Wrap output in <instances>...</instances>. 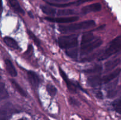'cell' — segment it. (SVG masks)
Returning <instances> with one entry per match:
<instances>
[{"label": "cell", "instance_id": "obj_9", "mask_svg": "<svg viewBox=\"0 0 121 120\" xmlns=\"http://www.w3.org/2000/svg\"><path fill=\"white\" fill-rule=\"evenodd\" d=\"M87 84L92 87H97L102 84V76L98 75L90 76L87 78Z\"/></svg>", "mask_w": 121, "mask_h": 120}, {"label": "cell", "instance_id": "obj_14", "mask_svg": "<svg viewBox=\"0 0 121 120\" xmlns=\"http://www.w3.org/2000/svg\"><path fill=\"white\" fill-rule=\"evenodd\" d=\"M8 1H9V3L10 4L11 7H12V8L16 12L21 14V15H24V11L22 8L20 6L19 2L17 0H8Z\"/></svg>", "mask_w": 121, "mask_h": 120}, {"label": "cell", "instance_id": "obj_21", "mask_svg": "<svg viewBox=\"0 0 121 120\" xmlns=\"http://www.w3.org/2000/svg\"><path fill=\"white\" fill-rule=\"evenodd\" d=\"M113 108L117 112L121 114V98H118L114 101L112 104Z\"/></svg>", "mask_w": 121, "mask_h": 120}, {"label": "cell", "instance_id": "obj_3", "mask_svg": "<svg viewBox=\"0 0 121 120\" xmlns=\"http://www.w3.org/2000/svg\"><path fill=\"white\" fill-rule=\"evenodd\" d=\"M121 48V36L119 35L110 42L109 45L106 49L99 55L98 61L105 60L113 54L120 51Z\"/></svg>", "mask_w": 121, "mask_h": 120}, {"label": "cell", "instance_id": "obj_20", "mask_svg": "<svg viewBox=\"0 0 121 120\" xmlns=\"http://www.w3.org/2000/svg\"><path fill=\"white\" fill-rule=\"evenodd\" d=\"M46 89H47L48 94L51 96H54L56 95L57 90V88L55 87H54L53 85L47 84L46 85Z\"/></svg>", "mask_w": 121, "mask_h": 120}, {"label": "cell", "instance_id": "obj_12", "mask_svg": "<svg viewBox=\"0 0 121 120\" xmlns=\"http://www.w3.org/2000/svg\"><path fill=\"white\" fill-rule=\"evenodd\" d=\"M5 64L6 69H7L8 74L13 77L16 76L17 75V72L16 69L15 68L11 61L9 60H5Z\"/></svg>", "mask_w": 121, "mask_h": 120}, {"label": "cell", "instance_id": "obj_19", "mask_svg": "<svg viewBox=\"0 0 121 120\" xmlns=\"http://www.w3.org/2000/svg\"><path fill=\"white\" fill-rule=\"evenodd\" d=\"M66 53L69 57L72 58H76L78 56L79 51H78L77 48H72V49H67V50H66Z\"/></svg>", "mask_w": 121, "mask_h": 120}, {"label": "cell", "instance_id": "obj_26", "mask_svg": "<svg viewBox=\"0 0 121 120\" xmlns=\"http://www.w3.org/2000/svg\"><path fill=\"white\" fill-rule=\"evenodd\" d=\"M5 90L4 89V87L3 86H0V100L4 98V97L5 96L6 94Z\"/></svg>", "mask_w": 121, "mask_h": 120}, {"label": "cell", "instance_id": "obj_23", "mask_svg": "<svg viewBox=\"0 0 121 120\" xmlns=\"http://www.w3.org/2000/svg\"><path fill=\"white\" fill-rule=\"evenodd\" d=\"M28 35H29V36H30L31 39H32V40H33V41L34 42V43H35L36 45H37L38 46H40V40H39V39L36 37V36H35V35H34V34H33L31 31H28Z\"/></svg>", "mask_w": 121, "mask_h": 120}, {"label": "cell", "instance_id": "obj_22", "mask_svg": "<svg viewBox=\"0 0 121 120\" xmlns=\"http://www.w3.org/2000/svg\"><path fill=\"white\" fill-rule=\"evenodd\" d=\"M117 95V90L115 89V88H110L109 90L108 91L107 96L109 98H113L115 97L116 95Z\"/></svg>", "mask_w": 121, "mask_h": 120}, {"label": "cell", "instance_id": "obj_7", "mask_svg": "<svg viewBox=\"0 0 121 120\" xmlns=\"http://www.w3.org/2000/svg\"><path fill=\"white\" fill-rule=\"evenodd\" d=\"M102 9V5L99 3H95L88 5L82 8V12L83 14H86L92 12L100 11Z\"/></svg>", "mask_w": 121, "mask_h": 120}, {"label": "cell", "instance_id": "obj_4", "mask_svg": "<svg viewBox=\"0 0 121 120\" xmlns=\"http://www.w3.org/2000/svg\"><path fill=\"white\" fill-rule=\"evenodd\" d=\"M58 44L60 48L66 50L74 48L78 45V36L74 34L60 36L58 39Z\"/></svg>", "mask_w": 121, "mask_h": 120}, {"label": "cell", "instance_id": "obj_6", "mask_svg": "<svg viewBox=\"0 0 121 120\" xmlns=\"http://www.w3.org/2000/svg\"><path fill=\"white\" fill-rule=\"evenodd\" d=\"M27 77L28 81L32 86L34 88H37L40 84V79L37 74L32 71L27 72Z\"/></svg>", "mask_w": 121, "mask_h": 120}, {"label": "cell", "instance_id": "obj_10", "mask_svg": "<svg viewBox=\"0 0 121 120\" xmlns=\"http://www.w3.org/2000/svg\"><path fill=\"white\" fill-rule=\"evenodd\" d=\"M121 59L118 58L115 60H110V61H107L105 64V72L111 71L112 69H114L117 66L120 64Z\"/></svg>", "mask_w": 121, "mask_h": 120}, {"label": "cell", "instance_id": "obj_27", "mask_svg": "<svg viewBox=\"0 0 121 120\" xmlns=\"http://www.w3.org/2000/svg\"><path fill=\"white\" fill-rule=\"evenodd\" d=\"M96 96H97V98H99V99L103 98L102 93L100 91L97 92H96Z\"/></svg>", "mask_w": 121, "mask_h": 120}, {"label": "cell", "instance_id": "obj_17", "mask_svg": "<svg viewBox=\"0 0 121 120\" xmlns=\"http://www.w3.org/2000/svg\"><path fill=\"white\" fill-rule=\"evenodd\" d=\"M11 84L12 85H13V87L15 88V90H16L20 95L24 96V97L27 96V94H26V92L24 91V90L21 88V86H20L16 81H15L14 80H11Z\"/></svg>", "mask_w": 121, "mask_h": 120}, {"label": "cell", "instance_id": "obj_5", "mask_svg": "<svg viewBox=\"0 0 121 120\" xmlns=\"http://www.w3.org/2000/svg\"><path fill=\"white\" fill-rule=\"evenodd\" d=\"M45 20L49 22H56V23H70L73 22L78 21L79 20L78 16H66V17H51V16H47L45 18Z\"/></svg>", "mask_w": 121, "mask_h": 120}, {"label": "cell", "instance_id": "obj_13", "mask_svg": "<svg viewBox=\"0 0 121 120\" xmlns=\"http://www.w3.org/2000/svg\"><path fill=\"white\" fill-rule=\"evenodd\" d=\"M4 41L5 44L9 48L14 49H18V44L14 38L9 36H5L4 38Z\"/></svg>", "mask_w": 121, "mask_h": 120}, {"label": "cell", "instance_id": "obj_24", "mask_svg": "<svg viewBox=\"0 0 121 120\" xmlns=\"http://www.w3.org/2000/svg\"><path fill=\"white\" fill-rule=\"evenodd\" d=\"M69 104L71 105L74 106V107H79L80 105L79 101L73 97H69Z\"/></svg>", "mask_w": 121, "mask_h": 120}, {"label": "cell", "instance_id": "obj_1", "mask_svg": "<svg viewBox=\"0 0 121 120\" xmlns=\"http://www.w3.org/2000/svg\"><path fill=\"white\" fill-rule=\"evenodd\" d=\"M103 43L102 40L92 33H85L82 36L80 52L82 56L88 55L99 48Z\"/></svg>", "mask_w": 121, "mask_h": 120}, {"label": "cell", "instance_id": "obj_18", "mask_svg": "<svg viewBox=\"0 0 121 120\" xmlns=\"http://www.w3.org/2000/svg\"><path fill=\"white\" fill-rule=\"evenodd\" d=\"M102 70V67L99 65H96L94 66L92 68H89V69H86L84 70L83 71L86 74H96V73L100 72Z\"/></svg>", "mask_w": 121, "mask_h": 120}, {"label": "cell", "instance_id": "obj_2", "mask_svg": "<svg viewBox=\"0 0 121 120\" xmlns=\"http://www.w3.org/2000/svg\"><path fill=\"white\" fill-rule=\"evenodd\" d=\"M95 25V22L93 20H86L76 24H71L67 25L59 26V31L61 33H67L76 31L85 30Z\"/></svg>", "mask_w": 121, "mask_h": 120}, {"label": "cell", "instance_id": "obj_29", "mask_svg": "<svg viewBox=\"0 0 121 120\" xmlns=\"http://www.w3.org/2000/svg\"><path fill=\"white\" fill-rule=\"evenodd\" d=\"M24 120V119H20V120Z\"/></svg>", "mask_w": 121, "mask_h": 120}, {"label": "cell", "instance_id": "obj_30", "mask_svg": "<svg viewBox=\"0 0 121 120\" xmlns=\"http://www.w3.org/2000/svg\"><path fill=\"white\" fill-rule=\"evenodd\" d=\"M1 76H0V80H1Z\"/></svg>", "mask_w": 121, "mask_h": 120}, {"label": "cell", "instance_id": "obj_11", "mask_svg": "<svg viewBox=\"0 0 121 120\" xmlns=\"http://www.w3.org/2000/svg\"><path fill=\"white\" fill-rule=\"evenodd\" d=\"M59 72H60V75H61V77L63 78L64 81L66 82L68 89L72 92H76V87L75 86H74V84L72 83V82L70 81L69 79H68L66 73L61 69V68H59Z\"/></svg>", "mask_w": 121, "mask_h": 120}, {"label": "cell", "instance_id": "obj_25", "mask_svg": "<svg viewBox=\"0 0 121 120\" xmlns=\"http://www.w3.org/2000/svg\"><path fill=\"white\" fill-rule=\"evenodd\" d=\"M46 2H50V3H66L70 0H45Z\"/></svg>", "mask_w": 121, "mask_h": 120}, {"label": "cell", "instance_id": "obj_8", "mask_svg": "<svg viewBox=\"0 0 121 120\" xmlns=\"http://www.w3.org/2000/svg\"><path fill=\"white\" fill-rule=\"evenodd\" d=\"M121 73V68H119L118 69H115L113 71L111 72L110 74L108 75H104V76L102 77V83L104 84H108L109 82L112 81V80H114L115 78L118 76Z\"/></svg>", "mask_w": 121, "mask_h": 120}, {"label": "cell", "instance_id": "obj_16", "mask_svg": "<svg viewBox=\"0 0 121 120\" xmlns=\"http://www.w3.org/2000/svg\"><path fill=\"white\" fill-rule=\"evenodd\" d=\"M75 14V11L73 9H62L58 10L57 15L59 16H66L69 15H74Z\"/></svg>", "mask_w": 121, "mask_h": 120}, {"label": "cell", "instance_id": "obj_31", "mask_svg": "<svg viewBox=\"0 0 121 120\" xmlns=\"http://www.w3.org/2000/svg\"><path fill=\"white\" fill-rule=\"evenodd\" d=\"M86 120H87V119H86Z\"/></svg>", "mask_w": 121, "mask_h": 120}, {"label": "cell", "instance_id": "obj_28", "mask_svg": "<svg viewBox=\"0 0 121 120\" xmlns=\"http://www.w3.org/2000/svg\"><path fill=\"white\" fill-rule=\"evenodd\" d=\"M2 9V1L0 0V11Z\"/></svg>", "mask_w": 121, "mask_h": 120}, {"label": "cell", "instance_id": "obj_15", "mask_svg": "<svg viewBox=\"0 0 121 120\" xmlns=\"http://www.w3.org/2000/svg\"><path fill=\"white\" fill-rule=\"evenodd\" d=\"M40 8L45 14L50 16H53L56 14V9L55 8L50 7V6L42 5L40 6Z\"/></svg>", "mask_w": 121, "mask_h": 120}]
</instances>
